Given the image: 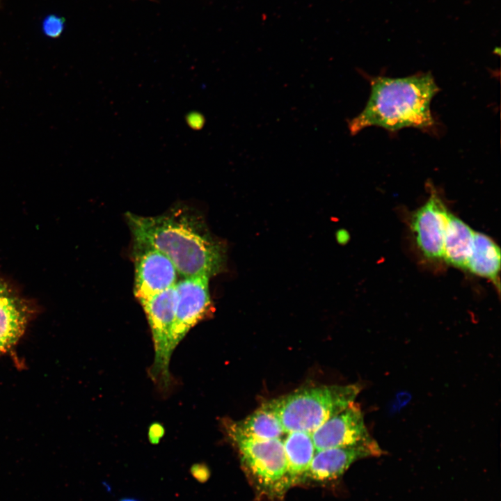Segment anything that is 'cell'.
<instances>
[{
    "label": "cell",
    "instance_id": "1",
    "mask_svg": "<svg viewBox=\"0 0 501 501\" xmlns=\"http://www.w3.org/2000/svg\"><path fill=\"white\" fill-rule=\"evenodd\" d=\"M134 243L152 247L164 254L184 278L221 272L225 264L224 245L213 237L195 212L175 207L154 216L127 212Z\"/></svg>",
    "mask_w": 501,
    "mask_h": 501
},
{
    "label": "cell",
    "instance_id": "2",
    "mask_svg": "<svg viewBox=\"0 0 501 501\" xmlns=\"http://www.w3.org/2000/svg\"><path fill=\"white\" fill-rule=\"evenodd\" d=\"M371 93L363 110L348 122L351 135L377 126L390 132L406 127L433 129L431 102L439 88L431 73L403 78L370 79Z\"/></svg>",
    "mask_w": 501,
    "mask_h": 501
},
{
    "label": "cell",
    "instance_id": "3",
    "mask_svg": "<svg viewBox=\"0 0 501 501\" xmlns=\"http://www.w3.org/2000/svg\"><path fill=\"white\" fill-rule=\"evenodd\" d=\"M359 384L308 387L264 403L280 421L285 433H312L354 401Z\"/></svg>",
    "mask_w": 501,
    "mask_h": 501
},
{
    "label": "cell",
    "instance_id": "4",
    "mask_svg": "<svg viewBox=\"0 0 501 501\" xmlns=\"http://www.w3.org/2000/svg\"><path fill=\"white\" fill-rule=\"evenodd\" d=\"M224 427L257 490L267 496L283 495L289 486L281 438L256 440L241 435L225 423Z\"/></svg>",
    "mask_w": 501,
    "mask_h": 501
},
{
    "label": "cell",
    "instance_id": "5",
    "mask_svg": "<svg viewBox=\"0 0 501 501\" xmlns=\"http://www.w3.org/2000/svg\"><path fill=\"white\" fill-rule=\"evenodd\" d=\"M134 294L138 301L162 292L177 282L173 262L158 250L134 243Z\"/></svg>",
    "mask_w": 501,
    "mask_h": 501
},
{
    "label": "cell",
    "instance_id": "6",
    "mask_svg": "<svg viewBox=\"0 0 501 501\" xmlns=\"http://www.w3.org/2000/svg\"><path fill=\"white\" fill-rule=\"evenodd\" d=\"M209 278L205 275L186 277L175 285V338L177 344L210 311Z\"/></svg>",
    "mask_w": 501,
    "mask_h": 501
},
{
    "label": "cell",
    "instance_id": "7",
    "mask_svg": "<svg viewBox=\"0 0 501 501\" xmlns=\"http://www.w3.org/2000/svg\"><path fill=\"white\" fill-rule=\"evenodd\" d=\"M317 450L355 445L372 438L363 414L354 401L311 433Z\"/></svg>",
    "mask_w": 501,
    "mask_h": 501
},
{
    "label": "cell",
    "instance_id": "8",
    "mask_svg": "<svg viewBox=\"0 0 501 501\" xmlns=\"http://www.w3.org/2000/svg\"><path fill=\"white\" fill-rule=\"evenodd\" d=\"M450 212L435 190L413 214L411 221L417 245L429 260L443 258L445 232Z\"/></svg>",
    "mask_w": 501,
    "mask_h": 501
},
{
    "label": "cell",
    "instance_id": "9",
    "mask_svg": "<svg viewBox=\"0 0 501 501\" xmlns=\"http://www.w3.org/2000/svg\"><path fill=\"white\" fill-rule=\"evenodd\" d=\"M383 453L372 438L352 446L317 450L303 482H325L337 479L356 461L368 456H378Z\"/></svg>",
    "mask_w": 501,
    "mask_h": 501
},
{
    "label": "cell",
    "instance_id": "10",
    "mask_svg": "<svg viewBox=\"0 0 501 501\" xmlns=\"http://www.w3.org/2000/svg\"><path fill=\"white\" fill-rule=\"evenodd\" d=\"M26 306L0 280V353L12 347L22 336L27 324Z\"/></svg>",
    "mask_w": 501,
    "mask_h": 501
},
{
    "label": "cell",
    "instance_id": "11",
    "mask_svg": "<svg viewBox=\"0 0 501 501\" xmlns=\"http://www.w3.org/2000/svg\"><path fill=\"white\" fill-rule=\"evenodd\" d=\"M283 440L289 488L303 482L316 449L311 433L294 431L286 433Z\"/></svg>",
    "mask_w": 501,
    "mask_h": 501
},
{
    "label": "cell",
    "instance_id": "12",
    "mask_svg": "<svg viewBox=\"0 0 501 501\" xmlns=\"http://www.w3.org/2000/svg\"><path fill=\"white\" fill-rule=\"evenodd\" d=\"M466 269L499 287L500 249L491 237L475 231Z\"/></svg>",
    "mask_w": 501,
    "mask_h": 501
},
{
    "label": "cell",
    "instance_id": "13",
    "mask_svg": "<svg viewBox=\"0 0 501 501\" xmlns=\"http://www.w3.org/2000/svg\"><path fill=\"white\" fill-rule=\"evenodd\" d=\"M475 231L450 213L443 239V258L452 266L466 269Z\"/></svg>",
    "mask_w": 501,
    "mask_h": 501
},
{
    "label": "cell",
    "instance_id": "14",
    "mask_svg": "<svg viewBox=\"0 0 501 501\" xmlns=\"http://www.w3.org/2000/svg\"><path fill=\"white\" fill-rule=\"evenodd\" d=\"M224 423L241 435L256 440L278 439L286 434L276 415L264 404L242 420H227Z\"/></svg>",
    "mask_w": 501,
    "mask_h": 501
},
{
    "label": "cell",
    "instance_id": "15",
    "mask_svg": "<svg viewBox=\"0 0 501 501\" xmlns=\"http://www.w3.org/2000/svg\"><path fill=\"white\" fill-rule=\"evenodd\" d=\"M63 26V19L55 15L48 16L42 24L44 33L51 38L58 37L62 33Z\"/></svg>",
    "mask_w": 501,
    "mask_h": 501
},
{
    "label": "cell",
    "instance_id": "16",
    "mask_svg": "<svg viewBox=\"0 0 501 501\" xmlns=\"http://www.w3.org/2000/svg\"><path fill=\"white\" fill-rule=\"evenodd\" d=\"M191 476L198 482L205 483L210 477V470L205 463H194L189 469Z\"/></svg>",
    "mask_w": 501,
    "mask_h": 501
},
{
    "label": "cell",
    "instance_id": "17",
    "mask_svg": "<svg viewBox=\"0 0 501 501\" xmlns=\"http://www.w3.org/2000/svg\"><path fill=\"white\" fill-rule=\"evenodd\" d=\"M163 434V429H161L160 425L154 424L152 426L149 431V440L150 443L152 444L158 443Z\"/></svg>",
    "mask_w": 501,
    "mask_h": 501
},
{
    "label": "cell",
    "instance_id": "18",
    "mask_svg": "<svg viewBox=\"0 0 501 501\" xmlns=\"http://www.w3.org/2000/svg\"><path fill=\"white\" fill-rule=\"evenodd\" d=\"M118 501H141V500L134 498H121Z\"/></svg>",
    "mask_w": 501,
    "mask_h": 501
}]
</instances>
